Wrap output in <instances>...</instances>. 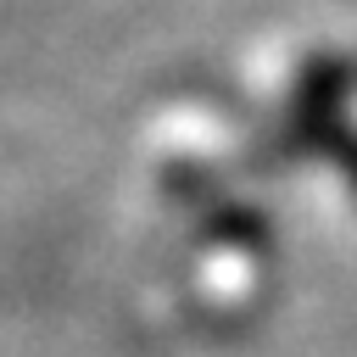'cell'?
Masks as SVG:
<instances>
[{"label":"cell","instance_id":"6da1fadb","mask_svg":"<svg viewBox=\"0 0 357 357\" xmlns=\"http://www.w3.org/2000/svg\"><path fill=\"white\" fill-rule=\"evenodd\" d=\"M318 145L329 151V162H335V167H340V173L351 178V190H357V128H346V123H335V128H329V134H324Z\"/></svg>","mask_w":357,"mask_h":357}]
</instances>
